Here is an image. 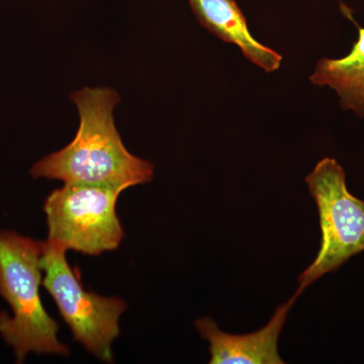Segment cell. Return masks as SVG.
<instances>
[{"mask_svg":"<svg viewBox=\"0 0 364 364\" xmlns=\"http://www.w3.org/2000/svg\"><path fill=\"white\" fill-rule=\"evenodd\" d=\"M71 100L79 114L75 138L36 163L31 170L35 178L122 191L152 181L153 163L129 152L117 130L114 109L121 97L116 90L85 87L72 93Z\"/></svg>","mask_w":364,"mask_h":364,"instance_id":"obj_1","label":"cell"},{"mask_svg":"<svg viewBox=\"0 0 364 364\" xmlns=\"http://www.w3.org/2000/svg\"><path fill=\"white\" fill-rule=\"evenodd\" d=\"M43 241L0 231V296L14 317L0 313V334L11 345L16 363L30 352L68 356L58 339L59 325L46 312L40 296Z\"/></svg>","mask_w":364,"mask_h":364,"instance_id":"obj_2","label":"cell"},{"mask_svg":"<svg viewBox=\"0 0 364 364\" xmlns=\"http://www.w3.org/2000/svg\"><path fill=\"white\" fill-rule=\"evenodd\" d=\"M306 182L318 207L322 239L317 257L299 275V293L364 251V200L349 193L341 165L326 157Z\"/></svg>","mask_w":364,"mask_h":364,"instance_id":"obj_3","label":"cell"},{"mask_svg":"<svg viewBox=\"0 0 364 364\" xmlns=\"http://www.w3.org/2000/svg\"><path fill=\"white\" fill-rule=\"evenodd\" d=\"M65 252L56 244L43 241V284L56 301L74 340L100 360L114 363L112 344L121 333L119 317L128 306L116 296L105 298L86 291L79 273L69 265Z\"/></svg>","mask_w":364,"mask_h":364,"instance_id":"obj_4","label":"cell"},{"mask_svg":"<svg viewBox=\"0 0 364 364\" xmlns=\"http://www.w3.org/2000/svg\"><path fill=\"white\" fill-rule=\"evenodd\" d=\"M123 191L79 183H65L55 189L44 205L47 241L85 255L116 250L124 238L116 208Z\"/></svg>","mask_w":364,"mask_h":364,"instance_id":"obj_5","label":"cell"},{"mask_svg":"<svg viewBox=\"0 0 364 364\" xmlns=\"http://www.w3.org/2000/svg\"><path fill=\"white\" fill-rule=\"evenodd\" d=\"M299 294L301 293L296 291L293 298L277 309L267 326L250 334L233 335L223 332L210 318L196 321L195 325L200 336L210 344V363H284L277 350V342L287 314Z\"/></svg>","mask_w":364,"mask_h":364,"instance_id":"obj_6","label":"cell"},{"mask_svg":"<svg viewBox=\"0 0 364 364\" xmlns=\"http://www.w3.org/2000/svg\"><path fill=\"white\" fill-rule=\"evenodd\" d=\"M203 28L215 37L240 48L244 56L267 72L279 68L282 57L261 44L249 31L247 21L235 0H188Z\"/></svg>","mask_w":364,"mask_h":364,"instance_id":"obj_7","label":"cell"},{"mask_svg":"<svg viewBox=\"0 0 364 364\" xmlns=\"http://www.w3.org/2000/svg\"><path fill=\"white\" fill-rule=\"evenodd\" d=\"M341 11L358 26V40L343 58L318 61L310 80L314 85L333 88L343 111H353L356 116L364 117V28L353 20L348 7L341 4Z\"/></svg>","mask_w":364,"mask_h":364,"instance_id":"obj_8","label":"cell"}]
</instances>
